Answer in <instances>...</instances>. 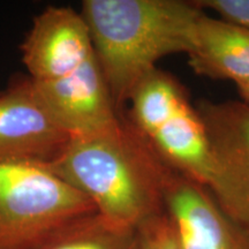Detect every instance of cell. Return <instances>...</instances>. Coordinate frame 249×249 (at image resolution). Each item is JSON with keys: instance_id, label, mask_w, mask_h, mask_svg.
I'll list each match as a JSON object with an SVG mask.
<instances>
[{"instance_id": "cell-1", "label": "cell", "mask_w": 249, "mask_h": 249, "mask_svg": "<svg viewBox=\"0 0 249 249\" xmlns=\"http://www.w3.org/2000/svg\"><path fill=\"white\" fill-rule=\"evenodd\" d=\"M45 165L102 216L136 230L166 213L167 188L177 173L124 112L111 128L71 136L61 154Z\"/></svg>"}, {"instance_id": "cell-2", "label": "cell", "mask_w": 249, "mask_h": 249, "mask_svg": "<svg viewBox=\"0 0 249 249\" xmlns=\"http://www.w3.org/2000/svg\"><path fill=\"white\" fill-rule=\"evenodd\" d=\"M86 21L118 110L166 55L191 52L204 9L196 0H85Z\"/></svg>"}, {"instance_id": "cell-3", "label": "cell", "mask_w": 249, "mask_h": 249, "mask_svg": "<svg viewBox=\"0 0 249 249\" xmlns=\"http://www.w3.org/2000/svg\"><path fill=\"white\" fill-rule=\"evenodd\" d=\"M124 114L160 157L180 176L207 187L210 152L207 130L186 87L155 68L130 93Z\"/></svg>"}, {"instance_id": "cell-4", "label": "cell", "mask_w": 249, "mask_h": 249, "mask_svg": "<svg viewBox=\"0 0 249 249\" xmlns=\"http://www.w3.org/2000/svg\"><path fill=\"white\" fill-rule=\"evenodd\" d=\"M92 213V202L45 164L0 160V249H28Z\"/></svg>"}, {"instance_id": "cell-5", "label": "cell", "mask_w": 249, "mask_h": 249, "mask_svg": "<svg viewBox=\"0 0 249 249\" xmlns=\"http://www.w3.org/2000/svg\"><path fill=\"white\" fill-rule=\"evenodd\" d=\"M195 107L209 142L208 191L220 209L249 232V105L202 98Z\"/></svg>"}, {"instance_id": "cell-6", "label": "cell", "mask_w": 249, "mask_h": 249, "mask_svg": "<svg viewBox=\"0 0 249 249\" xmlns=\"http://www.w3.org/2000/svg\"><path fill=\"white\" fill-rule=\"evenodd\" d=\"M70 139L29 76H15L7 88L0 90V160L49 164Z\"/></svg>"}, {"instance_id": "cell-7", "label": "cell", "mask_w": 249, "mask_h": 249, "mask_svg": "<svg viewBox=\"0 0 249 249\" xmlns=\"http://www.w3.org/2000/svg\"><path fill=\"white\" fill-rule=\"evenodd\" d=\"M20 50L35 83L70 76L97 57L82 15L64 6H48L36 15Z\"/></svg>"}, {"instance_id": "cell-8", "label": "cell", "mask_w": 249, "mask_h": 249, "mask_svg": "<svg viewBox=\"0 0 249 249\" xmlns=\"http://www.w3.org/2000/svg\"><path fill=\"white\" fill-rule=\"evenodd\" d=\"M33 85L54 119L71 136L103 132L116 126L123 117L97 57L70 76Z\"/></svg>"}, {"instance_id": "cell-9", "label": "cell", "mask_w": 249, "mask_h": 249, "mask_svg": "<svg viewBox=\"0 0 249 249\" xmlns=\"http://www.w3.org/2000/svg\"><path fill=\"white\" fill-rule=\"evenodd\" d=\"M165 207L182 249H249V232L220 209L207 187L176 173Z\"/></svg>"}, {"instance_id": "cell-10", "label": "cell", "mask_w": 249, "mask_h": 249, "mask_svg": "<svg viewBox=\"0 0 249 249\" xmlns=\"http://www.w3.org/2000/svg\"><path fill=\"white\" fill-rule=\"evenodd\" d=\"M188 65L196 75L234 83L249 79V30L203 13L196 23Z\"/></svg>"}, {"instance_id": "cell-11", "label": "cell", "mask_w": 249, "mask_h": 249, "mask_svg": "<svg viewBox=\"0 0 249 249\" xmlns=\"http://www.w3.org/2000/svg\"><path fill=\"white\" fill-rule=\"evenodd\" d=\"M28 249H140L138 230L98 213L80 216Z\"/></svg>"}, {"instance_id": "cell-12", "label": "cell", "mask_w": 249, "mask_h": 249, "mask_svg": "<svg viewBox=\"0 0 249 249\" xmlns=\"http://www.w3.org/2000/svg\"><path fill=\"white\" fill-rule=\"evenodd\" d=\"M138 234L140 249H182L178 232L167 213L140 226Z\"/></svg>"}, {"instance_id": "cell-13", "label": "cell", "mask_w": 249, "mask_h": 249, "mask_svg": "<svg viewBox=\"0 0 249 249\" xmlns=\"http://www.w3.org/2000/svg\"><path fill=\"white\" fill-rule=\"evenodd\" d=\"M202 9H209L220 18L249 30V0H196Z\"/></svg>"}, {"instance_id": "cell-14", "label": "cell", "mask_w": 249, "mask_h": 249, "mask_svg": "<svg viewBox=\"0 0 249 249\" xmlns=\"http://www.w3.org/2000/svg\"><path fill=\"white\" fill-rule=\"evenodd\" d=\"M236 90H238L239 96H240L245 104L249 105V79L241 81V82L235 83Z\"/></svg>"}]
</instances>
